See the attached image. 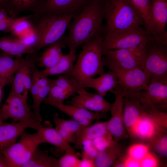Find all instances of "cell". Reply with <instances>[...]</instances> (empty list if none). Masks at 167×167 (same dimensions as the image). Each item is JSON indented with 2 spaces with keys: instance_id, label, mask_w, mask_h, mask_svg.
<instances>
[{
  "instance_id": "cell-1",
  "label": "cell",
  "mask_w": 167,
  "mask_h": 167,
  "mask_svg": "<svg viewBox=\"0 0 167 167\" xmlns=\"http://www.w3.org/2000/svg\"><path fill=\"white\" fill-rule=\"evenodd\" d=\"M67 27L66 44L69 52L76 54L78 47L103 36V0H93L73 18Z\"/></svg>"
},
{
  "instance_id": "cell-2",
  "label": "cell",
  "mask_w": 167,
  "mask_h": 167,
  "mask_svg": "<svg viewBox=\"0 0 167 167\" xmlns=\"http://www.w3.org/2000/svg\"><path fill=\"white\" fill-rule=\"evenodd\" d=\"M103 35L118 32L138 26L143 21L130 0H103Z\"/></svg>"
},
{
  "instance_id": "cell-3",
  "label": "cell",
  "mask_w": 167,
  "mask_h": 167,
  "mask_svg": "<svg viewBox=\"0 0 167 167\" xmlns=\"http://www.w3.org/2000/svg\"><path fill=\"white\" fill-rule=\"evenodd\" d=\"M77 14L53 15L33 14L30 19L36 37L32 47L34 54L60 39L69 23Z\"/></svg>"
},
{
  "instance_id": "cell-4",
  "label": "cell",
  "mask_w": 167,
  "mask_h": 167,
  "mask_svg": "<svg viewBox=\"0 0 167 167\" xmlns=\"http://www.w3.org/2000/svg\"><path fill=\"white\" fill-rule=\"evenodd\" d=\"M103 38L101 36L83 45L70 79L82 81L105 72L101 49Z\"/></svg>"
},
{
  "instance_id": "cell-5",
  "label": "cell",
  "mask_w": 167,
  "mask_h": 167,
  "mask_svg": "<svg viewBox=\"0 0 167 167\" xmlns=\"http://www.w3.org/2000/svg\"><path fill=\"white\" fill-rule=\"evenodd\" d=\"M154 41H156L153 36L141 26L105 34L101 43L102 55L110 50L136 47Z\"/></svg>"
},
{
  "instance_id": "cell-6",
  "label": "cell",
  "mask_w": 167,
  "mask_h": 167,
  "mask_svg": "<svg viewBox=\"0 0 167 167\" xmlns=\"http://www.w3.org/2000/svg\"><path fill=\"white\" fill-rule=\"evenodd\" d=\"M27 98L22 94L18 93L11 89L0 109V118L3 121L11 118L14 122L26 123L30 128L37 131L42 124L31 110L27 104Z\"/></svg>"
},
{
  "instance_id": "cell-7",
  "label": "cell",
  "mask_w": 167,
  "mask_h": 167,
  "mask_svg": "<svg viewBox=\"0 0 167 167\" xmlns=\"http://www.w3.org/2000/svg\"><path fill=\"white\" fill-rule=\"evenodd\" d=\"M143 69L148 76L149 84H167V45L155 41L148 43Z\"/></svg>"
},
{
  "instance_id": "cell-8",
  "label": "cell",
  "mask_w": 167,
  "mask_h": 167,
  "mask_svg": "<svg viewBox=\"0 0 167 167\" xmlns=\"http://www.w3.org/2000/svg\"><path fill=\"white\" fill-rule=\"evenodd\" d=\"M147 44L129 49L107 51L102 56L103 64L109 69L115 68L127 70L136 67L143 69Z\"/></svg>"
},
{
  "instance_id": "cell-9",
  "label": "cell",
  "mask_w": 167,
  "mask_h": 167,
  "mask_svg": "<svg viewBox=\"0 0 167 167\" xmlns=\"http://www.w3.org/2000/svg\"><path fill=\"white\" fill-rule=\"evenodd\" d=\"M20 139L2 153L6 158L9 167H22L30 159L39 145L42 143L39 131L30 134L24 131Z\"/></svg>"
},
{
  "instance_id": "cell-10",
  "label": "cell",
  "mask_w": 167,
  "mask_h": 167,
  "mask_svg": "<svg viewBox=\"0 0 167 167\" xmlns=\"http://www.w3.org/2000/svg\"><path fill=\"white\" fill-rule=\"evenodd\" d=\"M109 69L116 75L123 97L146 90L148 88L149 77L142 68L136 67L127 70L115 68Z\"/></svg>"
},
{
  "instance_id": "cell-11",
  "label": "cell",
  "mask_w": 167,
  "mask_h": 167,
  "mask_svg": "<svg viewBox=\"0 0 167 167\" xmlns=\"http://www.w3.org/2000/svg\"><path fill=\"white\" fill-rule=\"evenodd\" d=\"M143 91L126 97L136 100L147 108L166 112L167 84L158 82L151 83L147 89Z\"/></svg>"
},
{
  "instance_id": "cell-12",
  "label": "cell",
  "mask_w": 167,
  "mask_h": 167,
  "mask_svg": "<svg viewBox=\"0 0 167 167\" xmlns=\"http://www.w3.org/2000/svg\"><path fill=\"white\" fill-rule=\"evenodd\" d=\"M111 92L115 97L110 112L111 117L107 121V128L117 143L121 140L127 139L129 135L125 129L123 121V101L122 89L119 84Z\"/></svg>"
},
{
  "instance_id": "cell-13",
  "label": "cell",
  "mask_w": 167,
  "mask_h": 167,
  "mask_svg": "<svg viewBox=\"0 0 167 167\" xmlns=\"http://www.w3.org/2000/svg\"><path fill=\"white\" fill-rule=\"evenodd\" d=\"M67 102L69 104L96 112L107 113L110 111L112 104L98 94L91 93L82 88Z\"/></svg>"
},
{
  "instance_id": "cell-14",
  "label": "cell",
  "mask_w": 167,
  "mask_h": 167,
  "mask_svg": "<svg viewBox=\"0 0 167 167\" xmlns=\"http://www.w3.org/2000/svg\"><path fill=\"white\" fill-rule=\"evenodd\" d=\"M88 0H44L35 14L60 15L78 14L90 2Z\"/></svg>"
},
{
  "instance_id": "cell-15",
  "label": "cell",
  "mask_w": 167,
  "mask_h": 167,
  "mask_svg": "<svg viewBox=\"0 0 167 167\" xmlns=\"http://www.w3.org/2000/svg\"><path fill=\"white\" fill-rule=\"evenodd\" d=\"M151 17L157 41L167 45V0H151Z\"/></svg>"
},
{
  "instance_id": "cell-16",
  "label": "cell",
  "mask_w": 167,
  "mask_h": 167,
  "mask_svg": "<svg viewBox=\"0 0 167 167\" xmlns=\"http://www.w3.org/2000/svg\"><path fill=\"white\" fill-rule=\"evenodd\" d=\"M53 107L64 113L83 126L91 125L94 121H98L107 118L106 113L94 112L72 105H65L63 103L55 105Z\"/></svg>"
},
{
  "instance_id": "cell-17",
  "label": "cell",
  "mask_w": 167,
  "mask_h": 167,
  "mask_svg": "<svg viewBox=\"0 0 167 167\" xmlns=\"http://www.w3.org/2000/svg\"><path fill=\"white\" fill-rule=\"evenodd\" d=\"M30 128L27 123L22 122H5L0 120V153L15 143L25 130Z\"/></svg>"
},
{
  "instance_id": "cell-18",
  "label": "cell",
  "mask_w": 167,
  "mask_h": 167,
  "mask_svg": "<svg viewBox=\"0 0 167 167\" xmlns=\"http://www.w3.org/2000/svg\"><path fill=\"white\" fill-rule=\"evenodd\" d=\"M83 88H91L96 91L98 94L105 96L108 92H111L119 83L116 75L110 70L96 78H88L78 81Z\"/></svg>"
},
{
  "instance_id": "cell-19",
  "label": "cell",
  "mask_w": 167,
  "mask_h": 167,
  "mask_svg": "<svg viewBox=\"0 0 167 167\" xmlns=\"http://www.w3.org/2000/svg\"><path fill=\"white\" fill-rule=\"evenodd\" d=\"M3 52L0 54V86L11 84L14 76L25 60L21 56L16 59Z\"/></svg>"
},
{
  "instance_id": "cell-20",
  "label": "cell",
  "mask_w": 167,
  "mask_h": 167,
  "mask_svg": "<svg viewBox=\"0 0 167 167\" xmlns=\"http://www.w3.org/2000/svg\"><path fill=\"white\" fill-rule=\"evenodd\" d=\"M123 121L129 133L143 113L145 107L137 100L123 97Z\"/></svg>"
},
{
  "instance_id": "cell-21",
  "label": "cell",
  "mask_w": 167,
  "mask_h": 167,
  "mask_svg": "<svg viewBox=\"0 0 167 167\" xmlns=\"http://www.w3.org/2000/svg\"><path fill=\"white\" fill-rule=\"evenodd\" d=\"M55 129L67 143H74L76 134L83 127L79 122L72 119L66 120L59 117L57 113L53 115Z\"/></svg>"
},
{
  "instance_id": "cell-22",
  "label": "cell",
  "mask_w": 167,
  "mask_h": 167,
  "mask_svg": "<svg viewBox=\"0 0 167 167\" xmlns=\"http://www.w3.org/2000/svg\"><path fill=\"white\" fill-rule=\"evenodd\" d=\"M65 36L49 45L38 58L39 66L45 68L52 67L60 60L63 54L62 49L66 46Z\"/></svg>"
},
{
  "instance_id": "cell-23",
  "label": "cell",
  "mask_w": 167,
  "mask_h": 167,
  "mask_svg": "<svg viewBox=\"0 0 167 167\" xmlns=\"http://www.w3.org/2000/svg\"><path fill=\"white\" fill-rule=\"evenodd\" d=\"M41 134L42 143H48L65 152L75 150L74 148L62 138L49 121H45L38 130Z\"/></svg>"
},
{
  "instance_id": "cell-24",
  "label": "cell",
  "mask_w": 167,
  "mask_h": 167,
  "mask_svg": "<svg viewBox=\"0 0 167 167\" xmlns=\"http://www.w3.org/2000/svg\"><path fill=\"white\" fill-rule=\"evenodd\" d=\"M0 49L6 54L17 57L24 54H35L32 47L13 36L0 37Z\"/></svg>"
},
{
  "instance_id": "cell-25",
  "label": "cell",
  "mask_w": 167,
  "mask_h": 167,
  "mask_svg": "<svg viewBox=\"0 0 167 167\" xmlns=\"http://www.w3.org/2000/svg\"><path fill=\"white\" fill-rule=\"evenodd\" d=\"M107 121L96 122L92 125L82 127L75 135L74 148H81L83 143L87 140H92L108 132Z\"/></svg>"
},
{
  "instance_id": "cell-26",
  "label": "cell",
  "mask_w": 167,
  "mask_h": 167,
  "mask_svg": "<svg viewBox=\"0 0 167 167\" xmlns=\"http://www.w3.org/2000/svg\"><path fill=\"white\" fill-rule=\"evenodd\" d=\"M75 58L76 54L70 52L67 54H63L60 60L55 65L43 71H39V73L41 75L47 77L65 74L70 77L73 72Z\"/></svg>"
},
{
  "instance_id": "cell-27",
  "label": "cell",
  "mask_w": 167,
  "mask_h": 167,
  "mask_svg": "<svg viewBox=\"0 0 167 167\" xmlns=\"http://www.w3.org/2000/svg\"><path fill=\"white\" fill-rule=\"evenodd\" d=\"M22 167H58V160L49 155L48 150H42L38 146Z\"/></svg>"
},
{
  "instance_id": "cell-28",
  "label": "cell",
  "mask_w": 167,
  "mask_h": 167,
  "mask_svg": "<svg viewBox=\"0 0 167 167\" xmlns=\"http://www.w3.org/2000/svg\"><path fill=\"white\" fill-rule=\"evenodd\" d=\"M122 152L118 143L98 152L94 161V167H109L113 166Z\"/></svg>"
},
{
  "instance_id": "cell-29",
  "label": "cell",
  "mask_w": 167,
  "mask_h": 167,
  "mask_svg": "<svg viewBox=\"0 0 167 167\" xmlns=\"http://www.w3.org/2000/svg\"><path fill=\"white\" fill-rule=\"evenodd\" d=\"M138 11L144 23L145 29L157 41L153 28L151 17V0H130Z\"/></svg>"
},
{
  "instance_id": "cell-30",
  "label": "cell",
  "mask_w": 167,
  "mask_h": 167,
  "mask_svg": "<svg viewBox=\"0 0 167 167\" xmlns=\"http://www.w3.org/2000/svg\"><path fill=\"white\" fill-rule=\"evenodd\" d=\"M44 0H10L14 17L22 12L30 11L36 13Z\"/></svg>"
},
{
  "instance_id": "cell-31",
  "label": "cell",
  "mask_w": 167,
  "mask_h": 167,
  "mask_svg": "<svg viewBox=\"0 0 167 167\" xmlns=\"http://www.w3.org/2000/svg\"><path fill=\"white\" fill-rule=\"evenodd\" d=\"M36 54L25 59L24 63L15 73L12 84V88L15 92L22 94L24 91L23 79L25 71L28 66L35 62L37 59Z\"/></svg>"
},
{
  "instance_id": "cell-32",
  "label": "cell",
  "mask_w": 167,
  "mask_h": 167,
  "mask_svg": "<svg viewBox=\"0 0 167 167\" xmlns=\"http://www.w3.org/2000/svg\"><path fill=\"white\" fill-rule=\"evenodd\" d=\"M52 84L57 86L69 93L71 96L82 88L79 82L77 80L70 79L68 75L63 74L60 75L54 79H52Z\"/></svg>"
},
{
  "instance_id": "cell-33",
  "label": "cell",
  "mask_w": 167,
  "mask_h": 167,
  "mask_svg": "<svg viewBox=\"0 0 167 167\" xmlns=\"http://www.w3.org/2000/svg\"><path fill=\"white\" fill-rule=\"evenodd\" d=\"M48 95L44 100V102L53 106L63 103L65 100L71 96L63 89L52 84Z\"/></svg>"
},
{
  "instance_id": "cell-34",
  "label": "cell",
  "mask_w": 167,
  "mask_h": 167,
  "mask_svg": "<svg viewBox=\"0 0 167 167\" xmlns=\"http://www.w3.org/2000/svg\"><path fill=\"white\" fill-rule=\"evenodd\" d=\"M33 16L32 14L19 18L12 17L8 15L6 10L0 8V31L6 33L11 32L17 22L24 19H29Z\"/></svg>"
},
{
  "instance_id": "cell-35",
  "label": "cell",
  "mask_w": 167,
  "mask_h": 167,
  "mask_svg": "<svg viewBox=\"0 0 167 167\" xmlns=\"http://www.w3.org/2000/svg\"><path fill=\"white\" fill-rule=\"evenodd\" d=\"M52 85L51 81L50 84L41 87L35 101L33 102V112L37 118L41 122L42 121V119L41 114L40 107L42 102L48 95Z\"/></svg>"
},
{
  "instance_id": "cell-36",
  "label": "cell",
  "mask_w": 167,
  "mask_h": 167,
  "mask_svg": "<svg viewBox=\"0 0 167 167\" xmlns=\"http://www.w3.org/2000/svg\"><path fill=\"white\" fill-rule=\"evenodd\" d=\"M81 161L75 150L65 152L58 160V167H80Z\"/></svg>"
},
{
  "instance_id": "cell-37",
  "label": "cell",
  "mask_w": 167,
  "mask_h": 167,
  "mask_svg": "<svg viewBox=\"0 0 167 167\" xmlns=\"http://www.w3.org/2000/svg\"><path fill=\"white\" fill-rule=\"evenodd\" d=\"M33 29L29 19H24L17 22L11 31L13 36L19 39Z\"/></svg>"
},
{
  "instance_id": "cell-38",
  "label": "cell",
  "mask_w": 167,
  "mask_h": 167,
  "mask_svg": "<svg viewBox=\"0 0 167 167\" xmlns=\"http://www.w3.org/2000/svg\"><path fill=\"white\" fill-rule=\"evenodd\" d=\"M92 143L98 152L104 150L117 143L109 132L92 140Z\"/></svg>"
},
{
  "instance_id": "cell-39",
  "label": "cell",
  "mask_w": 167,
  "mask_h": 167,
  "mask_svg": "<svg viewBox=\"0 0 167 167\" xmlns=\"http://www.w3.org/2000/svg\"><path fill=\"white\" fill-rule=\"evenodd\" d=\"M148 147L141 143L134 144L129 148L127 155L140 162L149 153Z\"/></svg>"
},
{
  "instance_id": "cell-40",
  "label": "cell",
  "mask_w": 167,
  "mask_h": 167,
  "mask_svg": "<svg viewBox=\"0 0 167 167\" xmlns=\"http://www.w3.org/2000/svg\"><path fill=\"white\" fill-rule=\"evenodd\" d=\"M81 149L82 160L94 164V160L98 152L94 146L92 140H87L84 142Z\"/></svg>"
},
{
  "instance_id": "cell-41",
  "label": "cell",
  "mask_w": 167,
  "mask_h": 167,
  "mask_svg": "<svg viewBox=\"0 0 167 167\" xmlns=\"http://www.w3.org/2000/svg\"><path fill=\"white\" fill-rule=\"evenodd\" d=\"M164 133H161L156 138L155 147L157 152L161 155L166 156L167 152V136Z\"/></svg>"
},
{
  "instance_id": "cell-42",
  "label": "cell",
  "mask_w": 167,
  "mask_h": 167,
  "mask_svg": "<svg viewBox=\"0 0 167 167\" xmlns=\"http://www.w3.org/2000/svg\"><path fill=\"white\" fill-rule=\"evenodd\" d=\"M35 64V62L28 66L25 71L24 77V91L23 95L27 98H28V92L30 91L32 85L31 72Z\"/></svg>"
},
{
  "instance_id": "cell-43",
  "label": "cell",
  "mask_w": 167,
  "mask_h": 167,
  "mask_svg": "<svg viewBox=\"0 0 167 167\" xmlns=\"http://www.w3.org/2000/svg\"><path fill=\"white\" fill-rule=\"evenodd\" d=\"M140 162L141 167H155L158 165L157 159L150 152Z\"/></svg>"
},
{
  "instance_id": "cell-44",
  "label": "cell",
  "mask_w": 167,
  "mask_h": 167,
  "mask_svg": "<svg viewBox=\"0 0 167 167\" xmlns=\"http://www.w3.org/2000/svg\"><path fill=\"white\" fill-rule=\"evenodd\" d=\"M0 8L5 9L9 16L14 17L10 0H0Z\"/></svg>"
},
{
  "instance_id": "cell-45",
  "label": "cell",
  "mask_w": 167,
  "mask_h": 167,
  "mask_svg": "<svg viewBox=\"0 0 167 167\" xmlns=\"http://www.w3.org/2000/svg\"><path fill=\"white\" fill-rule=\"evenodd\" d=\"M125 167H141L140 161L132 158L128 155L124 159Z\"/></svg>"
},
{
  "instance_id": "cell-46",
  "label": "cell",
  "mask_w": 167,
  "mask_h": 167,
  "mask_svg": "<svg viewBox=\"0 0 167 167\" xmlns=\"http://www.w3.org/2000/svg\"><path fill=\"white\" fill-rule=\"evenodd\" d=\"M0 167H9L7 161L4 155L0 153Z\"/></svg>"
},
{
  "instance_id": "cell-47",
  "label": "cell",
  "mask_w": 167,
  "mask_h": 167,
  "mask_svg": "<svg viewBox=\"0 0 167 167\" xmlns=\"http://www.w3.org/2000/svg\"><path fill=\"white\" fill-rule=\"evenodd\" d=\"M2 88L0 86V100L1 99V95H2V90H1Z\"/></svg>"
},
{
  "instance_id": "cell-48",
  "label": "cell",
  "mask_w": 167,
  "mask_h": 167,
  "mask_svg": "<svg viewBox=\"0 0 167 167\" xmlns=\"http://www.w3.org/2000/svg\"><path fill=\"white\" fill-rule=\"evenodd\" d=\"M0 120H2V119H1V118H0Z\"/></svg>"
},
{
  "instance_id": "cell-49",
  "label": "cell",
  "mask_w": 167,
  "mask_h": 167,
  "mask_svg": "<svg viewBox=\"0 0 167 167\" xmlns=\"http://www.w3.org/2000/svg\"></svg>"
}]
</instances>
